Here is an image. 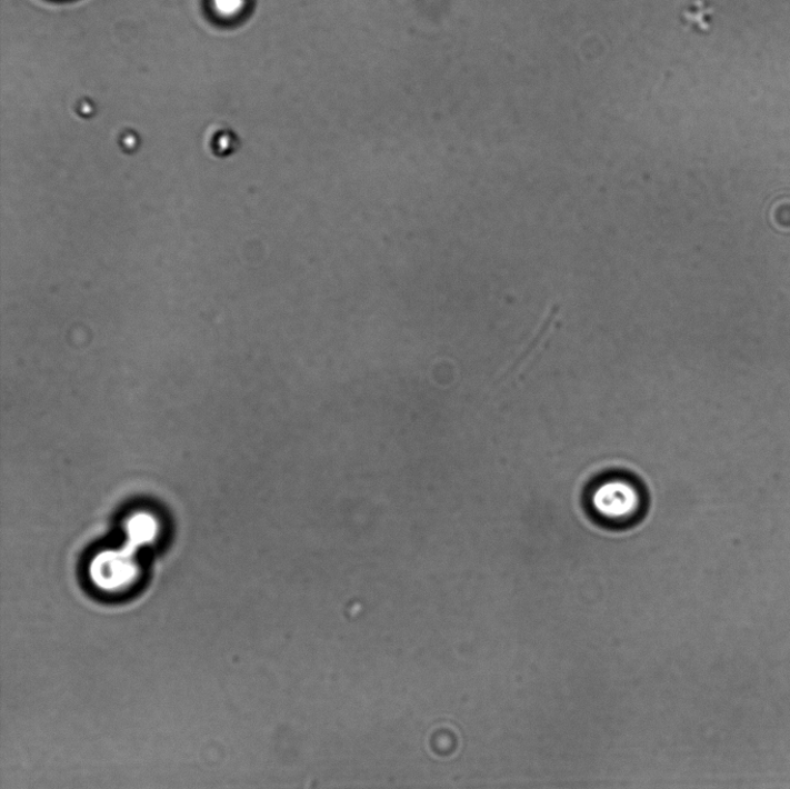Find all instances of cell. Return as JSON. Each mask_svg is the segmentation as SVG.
Masks as SVG:
<instances>
[{"instance_id": "obj_2", "label": "cell", "mask_w": 790, "mask_h": 789, "mask_svg": "<svg viewBox=\"0 0 790 789\" xmlns=\"http://www.w3.org/2000/svg\"><path fill=\"white\" fill-rule=\"evenodd\" d=\"M592 509L598 516L609 521H627L640 509V493L624 479H609L598 486L591 496Z\"/></svg>"}, {"instance_id": "obj_3", "label": "cell", "mask_w": 790, "mask_h": 789, "mask_svg": "<svg viewBox=\"0 0 790 789\" xmlns=\"http://www.w3.org/2000/svg\"><path fill=\"white\" fill-rule=\"evenodd\" d=\"M213 2L216 10L223 16H233L243 6V0H213Z\"/></svg>"}, {"instance_id": "obj_4", "label": "cell", "mask_w": 790, "mask_h": 789, "mask_svg": "<svg viewBox=\"0 0 790 789\" xmlns=\"http://www.w3.org/2000/svg\"><path fill=\"white\" fill-rule=\"evenodd\" d=\"M317 781L313 778H309L303 789H316Z\"/></svg>"}, {"instance_id": "obj_1", "label": "cell", "mask_w": 790, "mask_h": 789, "mask_svg": "<svg viewBox=\"0 0 790 789\" xmlns=\"http://www.w3.org/2000/svg\"><path fill=\"white\" fill-rule=\"evenodd\" d=\"M126 532L129 540L123 550L103 552L91 563V578L103 590H121L134 581L138 575L134 553L154 541L158 522L151 515L136 513L126 522Z\"/></svg>"}]
</instances>
